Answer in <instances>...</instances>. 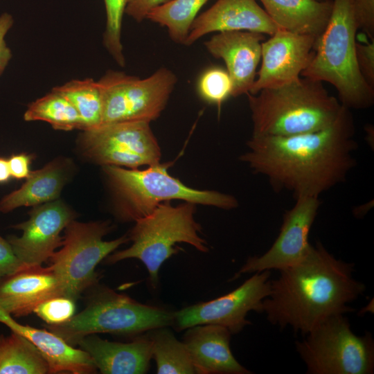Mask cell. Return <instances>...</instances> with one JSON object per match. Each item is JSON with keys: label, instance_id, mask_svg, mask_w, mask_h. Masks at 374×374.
Returning <instances> with one entry per match:
<instances>
[{"label": "cell", "instance_id": "4fadbf2b", "mask_svg": "<svg viewBox=\"0 0 374 374\" xmlns=\"http://www.w3.org/2000/svg\"><path fill=\"white\" fill-rule=\"evenodd\" d=\"M283 216L280 232L271 247L260 256L249 257L233 275L234 280L244 274L282 269L300 261L311 244L308 237L321 202L319 197H301Z\"/></svg>", "mask_w": 374, "mask_h": 374}, {"label": "cell", "instance_id": "836d02e7", "mask_svg": "<svg viewBox=\"0 0 374 374\" xmlns=\"http://www.w3.org/2000/svg\"><path fill=\"white\" fill-rule=\"evenodd\" d=\"M26 267L15 255L7 239L0 235V281Z\"/></svg>", "mask_w": 374, "mask_h": 374}, {"label": "cell", "instance_id": "f546056e", "mask_svg": "<svg viewBox=\"0 0 374 374\" xmlns=\"http://www.w3.org/2000/svg\"><path fill=\"white\" fill-rule=\"evenodd\" d=\"M233 84L226 71L220 67L206 69L199 77L197 91L199 96L210 104L220 109L222 103L231 96Z\"/></svg>", "mask_w": 374, "mask_h": 374}, {"label": "cell", "instance_id": "52a82bcc", "mask_svg": "<svg viewBox=\"0 0 374 374\" xmlns=\"http://www.w3.org/2000/svg\"><path fill=\"white\" fill-rule=\"evenodd\" d=\"M86 307L68 321L46 325V329L71 346L98 333L132 335L172 326L174 312L143 304L98 283L89 288Z\"/></svg>", "mask_w": 374, "mask_h": 374}, {"label": "cell", "instance_id": "6da1fadb", "mask_svg": "<svg viewBox=\"0 0 374 374\" xmlns=\"http://www.w3.org/2000/svg\"><path fill=\"white\" fill-rule=\"evenodd\" d=\"M355 126L343 107L336 121L323 130L292 135L252 136L240 161L264 176L275 190L294 199L319 197L343 183L356 165Z\"/></svg>", "mask_w": 374, "mask_h": 374}, {"label": "cell", "instance_id": "277c9868", "mask_svg": "<svg viewBox=\"0 0 374 374\" xmlns=\"http://www.w3.org/2000/svg\"><path fill=\"white\" fill-rule=\"evenodd\" d=\"M252 136H292L331 125L344 106L319 81L301 77L276 88L247 94Z\"/></svg>", "mask_w": 374, "mask_h": 374}, {"label": "cell", "instance_id": "44dd1931", "mask_svg": "<svg viewBox=\"0 0 374 374\" xmlns=\"http://www.w3.org/2000/svg\"><path fill=\"white\" fill-rule=\"evenodd\" d=\"M0 322L30 341L46 361L50 374H92L97 368L89 355L75 348L47 329H39L17 322L0 310Z\"/></svg>", "mask_w": 374, "mask_h": 374}, {"label": "cell", "instance_id": "e575fe53", "mask_svg": "<svg viewBox=\"0 0 374 374\" xmlns=\"http://www.w3.org/2000/svg\"><path fill=\"white\" fill-rule=\"evenodd\" d=\"M169 0H128L125 14L136 22L146 19L150 10Z\"/></svg>", "mask_w": 374, "mask_h": 374}, {"label": "cell", "instance_id": "7a4b0ae2", "mask_svg": "<svg viewBox=\"0 0 374 374\" xmlns=\"http://www.w3.org/2000/svg\"><path fill=\"white\" fill-rule=\"evenodd\" d=\"M353 265L336 258L321 242L311 244L304 258L270 280L261 312L271 324L305 335L327 318L352 312L348 305L366 290L353 277Z\"/></svg>", "mask_w": 374, "mask_h": 374}, {"label": "cell", "instance_id": "1f68e13d", "mask_svg": "<svg viewBox=\"0 0 374 374\" xmlns=\"http://www.w3.org/2000/svg\"><path fill=\"white\" fill-rule=\"evenodd\" d=\"M356 60L359 69L366 82L374 87V41L356 43Z\"/></svg>", "mask_w": 374, "mask_h": 374}, {"label": "cell", "instance_id": "cb8c5ba5", "mask_svg": "<svg viewBox=\"0 0 374 374\" xmlns=\"http://www.w3.org/2000/svg\"><path fill=\"white\" fill-rule=\"evenodd\" d=\"M46 373V361L30 341L14 331L0 335V374Z\"/></svg>", "mask_w": 374, "mask_h": 374}, {"label": "cell", "instance_id": "d590c367", "mask_svg": "<svg viewBox=\"0 0 374 374\" xmlns=\"http://www.w3.org/2000/svg\"><path fill=\"white\" fill-rule=\"evenodd\" d=\"M13 18L9 13L0 15V75L4 71L11 57L10 49L6 45L5 37L13 25Z\"/></svg>", "mask_w": 374, "mask_h": 374}, {"label": "cell", "instance_id": "603a6c76", "mask_svg": "<svg viewBox=\"0 0 374 374\" xmlns=\"http://www.w3.org/2000/svg\"><path fill=\"white\" fill-rule=\"evenodd\" d=\"M264 10L280 28L317 38L325 30L333 1L260 0Z\"/></svg>", "mask_w": 374, "mask_h": 374}, {"label": "cell", "instance_id": "8fae6325", "mask_svg": "<svg viewBox=\"0 0 374 374\" xmlns=\"http://www.w3.org/2000/svg\"><path fill=\"white\" fill-rule=\"evenodd\" d=\"M150 123L127 121L82 130L77 149L84 158L101 167L136 169L158 164L161 148Z\"/></svg>", "mask_w": 374, "mask_h": 374}, {"label": "cell", "instance_id": "9c48e42d", "mask_svg": "<svg viewBox=\"0 0 374 374\" xmlns=\"http://www.w3.org/2000/svg\"><path fill=\"white\" fill-rule=\"evenodd\" d=\"M113 229L108 220L82 222L75 219L65 227L62 248L49 259L50 266L63 283L65 296L76 301L82 293L97 284L96 267L98 263L130 241L127 234L104 240Z\"/></svg>", "mask_w": 374, "mask_h": 374}, {"label": "cell", "instance_id": "4316f807", "mask_svg": "<svg viewBox=\"0 0 374 374\" xmlns=\"http://www.w3.org/2000/svg\"><path fill=\"white\" fill-rule=\"evenodd\" d=\"M208 0H169L149 12L146 19L166 27L172 42L185 45L190 27Z\"/></svg>", "mask_w": 374, "mask_h": 374}, {"label": "cell", "instance_id": "ac0fdd59", "mask_svg": "<svg viewBox=\"0 0 374 374\" xmlns=\"http://www.w3.org/2000/svg\"><path fill=\"white\" fill-rule=\"evenodd\" d=\"M279 27L256 0H217L195 18L185 46H190L213 32L244 30L270 36Z\"/></svg>", "mask_w": 374, "mask_h": 374}, {"label": "cell", "instance_id": "4dcf8cb0", "mask_svg": "<svg viewBox=\"0 0 374 374\" xmlns=\"http://www.w3.org/2000/svg\"><path fill=\"white\" fill-rule=\"evenodd\" d=\"M75 300L61 296L39 304L34 312L48 325L61 324L72 318L75 311Z\"/></svg>", "mask_w": 374, "mask_h": 374}, {"label": "cell", "instance_id": "ba28073f", "mask_svg": "<svg viewBox=\"0 0 374 374\" xmlns=\"http://www.w3.org/2000/svg\"><path fill=\"white\" fill-rule=\"evenodd\" d=\"M301 340L296 349L309 374H371L374 341L371 332L355 335L344 314L332 315Z\"/></svg>", "mask_w": 374, "mask_h": 374}, {"label": "cell", "instance_id": "f35d334b", "mask_svg": "<svg viewBox=\"0 0 374 374\" xmlns=\"http://www.w3.org/2000/svg\"><path fill=\"white\" fill-rule=\"evenodd\" d=\"M316 1H326V0H316Z\"/></svg>", "mask_w": 374, "mask_h": 374}, {"label": "cell", "instance_id": "74e56055", "mask_svg": "<svg viewBox=\"0 0 374 374\" xmlns=\"http://www.w3.org/2000/svg\"><path fill=\"white\" fill-rule=\"evenodd\" d=\"M11 177L8 159L0 157V184L8 182Z\"/></svg>", "mask_w": 374, "mask_h": 374}, {"label": "cell", "instance_id": "5b68a950", "mask_svg": "<svg viewBox=\"0 0 374 374\" xmlns=\"http://www.w3.org/2000/svg\"><path fill=\"white\" fill-rule=\"evenodd\" d=\"M332 1L328 24L317 38L313 57L301 76L331 84L346 108L365 109L374 103V87L366 82L357 63L355 0Z\"/></svg>", "mask_w": 374, "mask_h": 374}, {"label": "cell", "instance_id": "7402d4cb", "mask_svg": "<svg viewBox=\"0 0 374 374\" xmlns=\"http://www.w3.org/2000/svg\"><path fill=\"white\" fill-rule=\"evenodd\" d=\"M75 171L73 161L59 157L40 169L31 171L22 186L4 196L0 211L8 213L21 206H35L58 199Z\"/></svg>", "mask_w": 374, "mask_h": 374}, {"label": "cell", "instance_id": "7c38bea8", "mask_svg": "<svg viewBox=\"0 0 374 374\" xmlns=\"http://www.w3.org/2000/svg\"><path fill=\"white\" fill-rule=\"evenodd\" d=\"M270 270L253 273L226 294L174 312L172 326L181 331L196 325L217 324L232 335L240 332L251 323L246 319L250 311L261 312L262 301L270 292Z\"/></svg>", "mask_w": 374, "mask_h": 374}, {"label": "cell", "instance_id": "83f0119b", "mask_svg": "<svg viewBox=\"0 0 374 374\" xmlns=\"http://www.w3.org/2000/svg\"><path fill=\"white\" fill-rule=\"evenodd\" d=\"M73 105L82 122V131L99 127L103 119V100L98 81L72 80L53 88Z\"/></svg>", "mask_w": 374, "mask_h": 374}, {"label": "cell", "instance_id": "30bf717a", "mask_svg": "<svg viewBox=\"0 0 374 374\" xmlns=\"http://www.w3.org/2000/svg\"><path fill=\"white\" fill-rule=\"evenodd\" d=\"M177 82L176 74L166 67L145 78L108 70L98 80L103 100L100 125L155 121L164 110Z\"/></svg>", "mask_w": 374, "mask_h": 374}, {"label": "cell", "instance_id": "9a60e30c", "mask_svg": "<svg viewBox=\"0 0 374 374\" xmlns=\"http://www.w3.org/2000/svg\"><path fill=\"white\" fill-rule=\"evenodd\" d=\"M316 40L311 35L278 28L262 43L261 66L249 93L299 80L313 57Z\"/></svg>", "mask_w": 374, "mask_h": 374}, {"label": "cell", "instance_id": "8d00e7d4", "mask_svg": "<svg viewBox=\"0 0 374 374\" xmlns=\"http://www.w3.org/2000/svg\"><path fill=\"white\" fill-rule=\"evenodd\" d=\"M8 165L12 177L17 179H26L31 170V156L26 153L12 155L8 159Z\"/></svg>", "mask_w": 374, "mask_h": 374}, {"label": "cell", "instance_id": "d4e9b609", "mask_svg": "<svg viewBox=\"0 0 374 374\" xmlns=\"http://www.w3.org/2000/svg\"><path fill=\"white\" fill-rule=\"evenodd\" d=\"M152 343V358L158 374L195 373L190 355L183 341L178 340L168 327L146 332Z\"/></svg>", "mask_w": 374, "mask_h": 374}, {"label": "cell", "instance_id": "d6986e66", "mask_svg": "<svg viewBox=\"0 0 374 374\" xmlns=\"http://www.w3.org/2000/svg\"><path fill=\"white\" fill-rule=\"evenodd\" d=\"M231 332L217 324H200L187 328L183 337L195 373L249 374L251 372L234 357Z\"/></svg>", "mask_w": 374, "mask_h": 374}, {"label": "cell", "instance_id": "d6a6232c", "mask_svg": "<svg viewBox=\"0 0 374 374\" xmlns=\"http://www.w3.org/2000/svg\"><path fill=\"white\" fill-rule=\"evenodd\" d=\"M355 10L358 29L373 39L374 0H355Z\"/></svg>", "mask_w": 374, "mask_h": 374}, {"label": "cell", "instance_id": "ffe728a7", "mask_svg": "<svg viewBox=\"0 0 374 374\" xmlns=\"http://www.w3.org/2000/svg\"><path fill=\"white\" fill-rule=\"evenodd\" d=\"M77 345L89 355L103 374H143L149 370L152 358V343L146 332L127 343L110 341L91 334Z\"/></svg>", "mask_w": 374, "mask_h": 374}, {"label": "cell", "instance_id": "8992f818", "mask_svg": "<svg viewBox=\"0 0 374 374\" xmlns=\"http://www.w3.org/2000/svg\"><path fill=\"white\" fill-rule=\"evenodd\" d=\"M196 204L183 202L176 206L170 202L160 204L152 213L136 221L127 233L132 244L123 250L112 252L105 263L136 258L147 269L150 283L153 288L159 284V272L163 263L186 243L201 252H207L208 243L201 236L202 226L196 221Z\"/></svg>", "mask_w": 374, "mask_h": 374}, {"label": "cell", "instance_id": "3957f363", "mask_svg": "<svg viewBox=\"0 0 374 374\" xmlns=\"http://www.w3.org/2000/svg\"><path fill=\"white\" fill-rule=\"evenodd\" d=\"M161 163L145 169L102 166L114 216L121 222H135L152 213L160 204L181 200L231 210L238 206L229 194L199 190L185 185L168 172Z\"/></svg>", "mask_w": 374, "mask_h": 374}, {"label": "cell", "instance_id": "5bb4252c", "mask_svg": "<svg viewBox=\"0 0 374 374\" xmlns=\"http://www.w3.org/2000/svg\"><path fill=\"white\" fill-rule=\"evenodd\" d=\"M29 218L13 228L21 230V236L7 240L18 260L25 266L42 265L61 247V232L75 218L74 211L61 199L33 206Z\"/></svg>", "mask_w": 374, "mask_h": 374}, {"label": "cell", "instance_id": "f1b7e54d", "mask_svg": "<svg viewBox=\"0 0 374 374\" xmlns=\"http://www.w3.org/2000/svg\"><path fill=\"white\" fill-rule=\"evenodd\" d=\"M106 12V26L103 43L107 51L121 67L125 66V57L121 41L123 15L128 0H103Z\"/></svg>", "mask_w": 374, "mask_h": 374}, {"label": "cell", "instance_id": "2e32d148", "mask_svg": "<svg viewBox=\"0 0 374 374\" xmlns=\"http://www.w3.org/2000/svg\"><path fill=\"white\" fill-rule=\"evenodd\" d=\"M264 34L232 30L220 32L204 42L208 52L226 65L233 84L232 97L249 93L261 60Z\"/></svg>", "mask_w": 374, "mask_h": 374}, {"label": "cell", "instance_id": "484cf974", "mask_svg": "<svg viewBox=\"0 0 374 374\" xmlns=\"http://www.w3.org/2000/svg\"><path fill=\"white\" fill-rule=\"evenodd\" d=\"M24 119L46 122L57 130H82L81 119L73 105L65 96L53 89L28 105Z\"/></svg>", "mask_w": 374, "mask_h": 374}, {"label": "cell", "instance_id": "e0dca14e", "mask_svg": "<svg viewBox=\"0 0 374 374\" xmlns=\"http://www.w3.org/2000/svg\"><path fill=\"white\" fill-rule=\"evenodd\" d=\"M64 296L63 283L51 267L26 266L0 281V310L25 317L50 299Z\"/></svg>", "mask_w": 374, "mask_h": 374}]
</instances>
